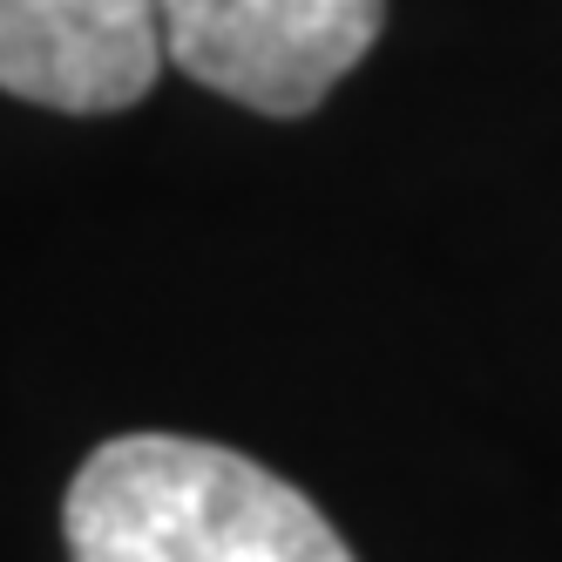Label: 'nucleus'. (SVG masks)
<instances>
[{"instance_id": "f257e3e1", "label": "nucleus", "mask_w": 562, "mask_h": 562, "mask_svg": "<svg viewBox=\"0 0 562 562\" xmlns=\"http://www.w3.org/2000/svg\"><path fill=\"white\" fill-rule=\"evenodd\" d=\"M68 562H359L285 474L190 434H115L61 502Z\"/></svg>"}, {"instance_id": "f03ea898", "label": "nucleus", "mask_w": 562, "mask_h": 562, "mask_svg": "<svg viewBox=\"0 0 562 562\" xmlns=\"http://www.w3.org/2000/svg\"><path fill=\"white\" fill-rule=\"evenodd\" d=\"M164 61L258 115H312L367 61L386 0H156Z\"/></svg>"}, {"instance_id": "7ed1b4c3", "label": "nucleus", "mask_w": 562, "mask_h": 562, "mask_svg": "<svg viewBox=\"0 0 562 562\" xmlns=\"http://www.w3.org/2000/svg\"><path fill=\"white\" fill-rule=\"evenodd\" d=\"M164 75L156 0H0V89L61 109L115 115Z\"/></svg>"}]
</instances>
